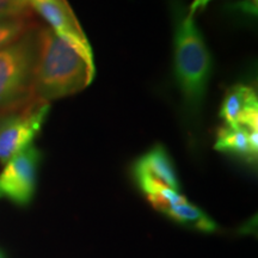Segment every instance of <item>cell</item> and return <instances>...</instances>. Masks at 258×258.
<instances>
[{"label": "cell", "mask_w": 258, "mask_h": 258, "mask_svg": "<svg viewBox=\"0 0 258 258\" xmlns=\"http://www.w3.org/2000/svg\"><path fill=\"white\" fill-rule=\"evenodd\" d=\"M49 109V102L34 93L6 106L5 114L0 116V163L6 164L32 145L47 120Z\"/></svg>", "instance_id": "obj_3"}, {"label": "cell", "mask_w": 258, "mask_h": 258, "mask_svg": "<svg viewBox=\"0 0 258 258\" xmlns=\"http://www.w3.org/2000/svg\"><path fill=\"white\" fill-rule=\"evenodd\" d=\"M250 131L244 127H230L224 124L219 128L214 148L225 153H231L249 161L256 160L257 150L250 143Z\"/></svg>", "instance_id": "obj_9"}, {"label": "cell", "mask_w": 258, "mask_h": 258, "mask_svg": "<svg viewBox=\"0 0 258 258\" xmlns=\"http://www.w3.org/2000/svg\"><path fill=\"white\" fill-rule=\"evenodd\" d=\"M38 28L35 15L0 18V49L23 40Z\"/></svg>", "instance_id": "obj_11"}, {"label": "cell", "mask_w": 258, "mask_h": 258, "mask_svg": "<svg viewBox=\"0 0 258 258\" xmlns=\"http://www.w3.org/2000/svg\"><path fill=\"white\" fill-rule=\"evenodd\" d=\"M161 213H164V214L176 220L177 222H180V224L186 226H191L196 230L203 232H213L217 228L215 222L206 213H203L196 206L189 203V201L170 206V207L165 208Z\"/></svg>", "instance_id": "obj_10"}, {"label": "cell", "mask_w": 258, "mask_h": 258, "mask_svg": "<svg viewBox=\"0 0 258 258\" xmlns=\"http://www.w3.org/2000/svg\"><path fill=\"white\" fill-rule=\"evenodd\" d=\"M95 77L93 59L64 41L49 27L36 35L31 92L50 102L83 91Z\"/></svg>", "instance_id": "obj_1"}, {"label": "cell", "mask_w": 258, "mask_h": 258, "mask_svg": "<svg viewBox=\"0 0 258 258\" xmlns=\"http://www.w3.org/2000/svg\"><path fill=\"white\" fill-rule=\"evenodd\" d=\"M209 2H212V0H194L192 4L190 5L189 14L194 16L196 14V11H199V10H201V9H205L206 6L208 5Z\"/></svg>", "instance_id": "obj_14"}, {"label": "cell", "mask_w": 258, "mask_h": 258, "mask_svg": "<svg viewBox=\"0 0 258 258\" xmlns=\"http://www.w3.org/2000/svg\"><path fill=\"white\" fill-rule=\"evenodd\" d=\"M175 74L183 99V110L194 124L199 121L212 76L211 51L189 14H176Z\"/></svg>", "instance_id": "obj_2"}, {"label": "cell", "mask_w": 258, "mask_h": 258, "mask_svg": "<svg viewBox=\"0 0 258 258\" xmlns=\"http://www.w3.org/2000/svg\"><path fill=\"white\" fill-rule=\"evenodd\" d=\"M134 176L138 177H151L159 180L164 184L170 186L171 189L178 191L179 183L177 178L175 166L171 160L170 154L166 148L161 145H157L151 148L148 152L141 156L134 165Z\"/></svg>", "instance_id": "obj_8"}, {"label": "cell", "mask_w": 258, "mask_h": 258, "mask_svg": "<svg viewBox=\"0 0 258 258\" xmlns=\"http://www.w3.org/2000/svg\"><path fill=\"white\" fill-rule=\"evenodd\" d=\"M23 40L0 49V106L15 104L31 95L36 38Z\"/></svg>", "instance_id": "obj_4"}, {"label": "cell", "mask_w": 258, "mask_h": 258, "mask_svg": "<svg viewBox=\"0 0 258 258\" xmlns=\"http://www.w3.org/2000/svg\"><path fill=\"white\" fill-rule=\"evenodd\" d=\"M0 258H3V256H2V253H0Z\"/></svg>", "instance_id": "obj_15"}, {"label": "cell", "mask_w": 258, "mask_h": 258, "mask_svg": "<svg viewBox=\"0 0 258 258\" xmlns=\"http://www.w3.org/2000/svg\"><path fill=\"white\" fill-rule=\"evenodd\" d=\"M35 15L29 0H0V18Z\"/></svg>", "instance_id": "obj_12"}, {"label": "cell", "mask_w": 258, "mask_h": 258, "mask_svg": "<svg viewBox=\"0 0 258 258\" xmlns=\"http://www.w3.org/2000/svg\"><path fill=\"white\" fill-rule=\"evenodd\" d=\"M220 117L226 125L258 131V99L253 88L244 84L232 85L221 103Z\"/></svg>", "instance_id": "obj_7"}, {"label": "cell", "mask_w": 258, "mask_h": 258, "mask_svg": "<svg viewBox=\"0 0 258 258\" xmlns=\"http://www.w3.org/2000/svg\"><path fill=\"white\" fill-rule=\"evenodd\" d=\"M235 9H239L240 11L249 14L251 16L257 15V0H241L235 5Z\"/></svg>", "instance_id": "obj_13"}, {"label": "cell", "mask_w": 258, "mask_h": 258, "mask_svg": "<svg viewBox=\"0 0 258 258\" xmlns=\"http://www.w3.org/2000/svg\"><path fill=\"white\" fill-rule=\"evenodd\" d=\"M29 3L55 34L93 59L92 48L66 0H29Z\"/></svg>", "instance_id": "obj_6"}, {"label": "cell", "mask_w": 258, "mask_h": 258, "mask_svg": "<svg viewBox=\"0 0 258 258\" xmlns=\"http://www.w3.org/2000/svg\"><path fill=\"white\" fill-rule=\"evenodd\" d=\"M41 153L34 145L11 158L0 173V198L19 206L28 205L36 188Z\"/></svg>", "instance_id": "obj_5"}]
</instances>
